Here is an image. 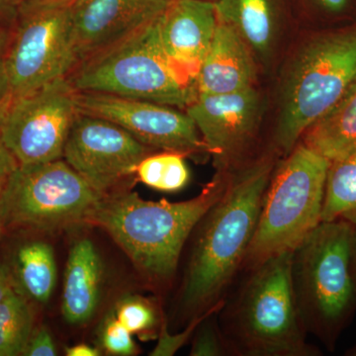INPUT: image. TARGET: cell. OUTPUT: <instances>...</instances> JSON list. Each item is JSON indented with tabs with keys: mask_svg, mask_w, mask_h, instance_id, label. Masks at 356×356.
Wrapping results in <instances>:
<instances>
[{
	"mask_svg": "<svg viewBox=\"0 0 356 356\" xmlns=\"http://www.w3.org/2000/svg\"><path fill=\"white\" fill-rule=\"evenodd\" d=\"M293 252L269 257L250 269L232 316L229 343L235 355L314 356L297 305L292 280Z\"/></svg>",
	"mask_w": 356,
	"mask_h": 356,
	"instance_id": "obj_6",
	"label": "cell"
},
{
	"mask_svg": "<svg viewBox=\"0 0 356 356\" xmlns=\"http://www.w3.org/2000/svg\"><path fill=\"white\" fill-rule=\"evenodd\" d=\"M22 355L54 356L57 355L55 341L46 327L33 330L31 336L26 344Z\"/></svg>",
	"mask_w": 356,
	"mask_h": 356,
	"instance_id": "obj_29",
	"label": "cell"
},
{
	"mask_svg": "<svg viewBox=\"0 0 356 356\" xmlns=\"http://www.w3.org/2000/svg\"><path fill=\"white\" fill-rule=\"evenodd\" d=\"M132 334L117 320L114 314H111L102 322L99 330V341L103 350L110 355H134L137 353V346Z\"/></svg>",
	"mask_w": 356,
	"mask_h": 356,
	"instance_id": "obj_26",
	"label": "cell"
},
{
	"mask_svg": "<svg viewBox=\"0 0 356 356\" xmlns=\"http://www.w3.org/2000/svg\"><path fill=\"white\" fill-rule=\"evenodd\" d=\"M13 91L11 88L10 79L4 63V58H0V124L13 102Z\"/></svg>",
	"mask_w": 356,
	"mask_h": 356,
	"instance_id": "obj_30",
	"label": "cell"
},
{
	"mask_svg": "<svg viewBox=\"0 0 356 356\" xmlns=\"http://www.w3.org/2000/svg\"><path fill=\"white\" fill-rule=\"evenodd\" d=\"M184 156V154L173 152L149 154L140 161L136 170V175L140 182L156 191H181L191 179Z\"/></svg>",
	"mask_w": 356,
	"mask_h": 356,
	"instance_id": "obj_23",
	"label": "cell"
},
{
	"mask_svg": "<svg viewBox=\"0 0 356 356\" xmlns=\"http://www.w3.org/2000/svg\"><path fill=\"white\" fill-rule=\"evenodd\" d=\"M346 221L356 226V153L330 165L322 222Z\"/></svg>",
	"mask_w": 356,
	"mask_h": 356,
	"instance_id": "obj_21",
	"label": "cell"
},
{
	"mask_svg": "<svg viewBox=\"0 0 356 356\" xmlns=\"http://www.w3.org/2000/svg\"><path fill=\"white\" fill-rule=\"evenodd\" d=\"M303 144L327 161L356 153V83L302 136Z\"/></svg>",
	"mask_w": 356,
	"mask_h": 356,
	"instance_id": "obj_18",
	"label": "cell"
},
{
	"mask_svg": "<svg viewBox=\"0 0 356 356\" xmlns=\"http://www.w3.org/2000/svg\"><path fill=\"white\" fill-rule=\"evenodd\" d=\"M356 83V22L314 35L288 65L275 146L286 156L303 134Z\"/></svg>",
	"mask_w": 356,
	"mask_h": 356,
	"instance_id": "obj_4",
	"label": "cell"
},
{
	"mask_svg": "<svg viewBox=\"0 0 356 356\" xmlns=\"http://www.w3.org/2000/svg\"><path fill=\"white\" fill-rule=\"evenodd\" d=\"M351 266H353V277L356 283V226L353 231V250H351Z\"/></svg>",
	"mask_w": 356,
	"mask_h": 356,
	"instance_id": "obj_36",
	"label": "cell"
},
{
	"mask_svg": "<svg viewBox=\"0 0 356 356\" xmlns=\"http://www.w3.org/2000/svg\"><path fill=\"white\" fill-rule=\"evenodd\" d=\"M185 111L214 158L218 172H231L240 168L238 161L254 140L264 103L252 86L222 95H198Z\"/></svg>",
	"mask_w": 356,
	"mask_h": 356,
	"instance_id": "obj_13",
	"label": "cell"
},
{
	"mask_svg": "<svg viewBox=\"0 0 356 356\" xmlns=\"http://www.w3.org/2000/svg\"><path fill=\"white\" fill-rule=\"evenodd\" d=\"M76 91L105 93L186 109L197 97L196 81L165 57L153 22L91 56L67 76Z\"/></svg>",
	"mask_w": 356,
	"mask_h": 356,
	"instance_id": "obj_7",
	"label": "cell"
},
{
	"mask_svg": "<svg viewBox=\"0 0 356 356\" xmlns=\"http://www.w3.org/2000/svg\"><path fill=\"white\" fill-rule=\"evenodd\" d=\"M229 175L218 172L196 197L181 202L147 201L136 192L105 194L88 222L104 229L149 280L166 282L187 238L226 191Z\"/></svg>",
	"mask_w": 356,
	"mask_h": 356,
	"instance_id": "obj_2",
	"label": "cell"
},
{
	"mask_svg": "<svg viewBox=\"0 0 356 356\" xmlns=\"http://www.w3.org/2000/svg\"><path fill=\"white\" fill-rule=\"evenodd\" d=\"M17 161L14 158L10 151L7 149L3 140H2L1 135H0V195L6 188L9 178H10L15 168H17Z\"/></svg>",
	"mask_w": 356,
	"mask_h": 356,
	"instance_id": "obj_31",
	"label": "cell"
},
{
	"mask_svg": "<svg viewBox=\"0 0 356 356\" xmlns=\"http://www.w3.org/2000/svg\"><path fill=\"white\" fill-rule=\"evenodd\" d=\"M224 303L219 304V305L213 307L212 309L205 312L202 315L197 316V317L192 318L191 324L184 330V332H178V334H172L168 332V325L166 322H163L159 327V341L156 348L152 351V356H172L177 353L182 346L187 343V341L191 339V337L195 334L198 325L202 322L204 318L207 317L209 314L216 310H222L225 307Z\"/></svg>",
	"mask_w": 356,
	"mask_h": 356,
	"instance_id": "obj_27",
	"label": "cell"
},
{
	"mask_svg": "<svg viewBox=\"0 0 356 356\" xmlns=\"http://www.w3.org/2000/svg\"><path fill=\"white\" fill-rule=\"evenodd\" d=\"M208 1H213V2H215V1H216V0H208Z\"/></svg>",
	"mask_w": 356,
	"mask_h": 356,
	"instance_id": "obj_40",
	"label": "cell"
},
{
	"mask_svg": "<svg viewBox=\"0 0 356 356\" xmlns=\"http://www.w3.org/2000/svg\"><path fill=\"white\" fill-rule=\"evenodd\" d=\"M64 1L72 2V1H74V0H64Z\"/></svg>",
	"mask_w": 356,
	"mask_h": 356,
	"instance_id": "obj_39",
	"label": "cell"
},
{
	"mask_svg": "<svg viewBox=\"0 0 356 356\" xmlns=\"http://www.w3.org/2000/svg\"><path fill=\"white\" fill-rule=\"evenodd\" d=\"M355 226L321 222L293 252L292 280L307 332L334 350L356 313L351 266Z\"/></svg>",
	"mask_w": 356,
	"mask_h": 356,
	"instance_id": "obj_3",
	"label": "cell"
},
{
	"mask_svg": "<svg viewBox=\"0 0 356 356\" xmlns=\"http://www.w3.org/2000/svg\"><path fill=\"white\" fill-rule=\"evenodd\" d=\"M271 156L231 170L226 191L198 222L180 305L192 317L224 303L225 294L243 268L273 175Z\"/></svg>",
	"mask_w": 356,
	"mask_h": 356,
	"instance_id": "obj_1",
	"label": "cell"
},
{
	"mask_svg": "<svg viewBox=\"0 0 356 356\" xmlns=\"http://www.w3.org/2000/svg\"><path fill=\"white\" fill-rule=\"evenodd\" d=\"M218 25L215 2L170 0L153 21L154 35L165 57L196 81Z\"/></svg>",
	"mask_w": 356,
	"mask_h": 356,
	"instance_id": "obj_15",
	"label": "cell"
},
{
	"mask_svg": "<svg viewBox=\"0 0 356 356\" xmlns=\"http://www.w3.org/2000/svg\"><path fill=\"white\" fill-rule=\"evenodd\" d=\"M3 226V221H2L1 214H0V235H1L2 227Z\"/></svg>",
	"mask_w": 356,
	"mask_h": 356,
	"instance_id": "obj_38",
	"label": "cell"
},
{
	"mask_svg": "<svg viewBox=\"0 0 356 356\" xmlns=\"http://www.w3.org/2000/svg\"><path fill=\"white\" fill-rule=\"evenodd\" d=\"M217 15L248 44L254 56L269 58L277 37L275 0H216Z\"/></svg>",
	"mask_w": 356,
	"mask_h": 356,
	"instance_id": "obj_19",
	"label": "cell"
},
{
	"mask_svg": "<svg viewBox=\"0 0 356 356\" xmlns=\"http://www.w3.org/2000/svg\"><path fill=\"white\" fill-rule=\"evenodd\" d=\"M13 32L9 31L6 26L0 25V58H4L9 43H10Z\"/></svg>",
	"mask_w": 356,
	"mask_h": 356,
	"instance_id": "obj_35",
	"label": "cell"
},
{
	"mask_svg": "<svg viewBox=\"0 0 356 356\" xmlns=\"http://www.w3.org/2000/svg\"><path fill=\"white\" fill-rule=\"evenodd\" d=\"M346 355L356 356V344L346 351Z\"/></svg>",
	"mask_w": 356,
	"mask_h": 356,
	"instance_id": "obj_37",
	"label": "cell"
},
{
	"mask_svg": "<svg viewBox=\"0 0 356 356\" xmlns=\"http://www.w3.org/2000/svg\"><path fill=\"white\" fill-rule=\"evenodd\" d=\"M102 283V264L97 250L88 238L70 248L65 267L62 312L67 323L88 322L97 309Z\"/></svg>",
	"mask_w": 356,
	"mask_h": 356,
	"instance_id": "obj_17",
	"label": "cell"
},
{
	"mask_svg": "<svg viewBox=\"0 0 356 356\" xmlns=\"http://www.w3.org/2000/svg\"><path fill=\"white\" fill-rule=\"evenodd\" d=\"M13 281L7 270L0 264V301L10 292L13 288Z\"/></svg>",
	"mask_w": 356,
	"mask_h": 356,
	"instance_id": "obj_34",
	"label": "cell"
},
{
	"mask_svg": "<svg viewBox=\"0 0 356 356\" xmlns=\"http://www.w3.org/2000/svg\"><path fill=\"white\" fill-rule=\"evenodd\" d=\"M156 151L113 122L79 111L63 159L95 191L105 195L136 175L140 161Z\"/></svg>",
	"mask_w": 356,
	"mask_h": 356,
	"instance_id": "obj_11",
	"label": "cell"
},
{
	"mask_svg": "<svg viewBox=\"0 0 356 356\" xmlns=\"http://www.w3.org/2000/svg\"><path fill=\"white\" fill-rule=\"evenodd\" d=\"M76 100L79 111L113 122L156 151L184 156L209 154L185 110L182 112L177 107L159 103L89 91H77Z\"/></svg>",
	"mask_w": 356,
	"mask_h": 356,
	"instance_id": "obj_12",
	"label": "cell"
},
{
	"mask_svg": "<svg viewBox=\"0 0 356 356\" xmlns=\"http://www.w3.org/2000/svg\"><path fill=\"white\" fill-rule=\"evenodd\" d=\"M254 54L226 23L218 18L214 38L196 76L198 95H222L252 88Z\"/></svg>",
	"mask_w": 356,
	"mask_h": 356,
	"instance_id": "obj_16",
	"label": "cell"
},
{
	"mask_svg": "<svg viewBox=\"0 0 356 356\" xmlns=\"http://www.w3.org/2000/svg\"><path fill=\"white\" fill-rule=\"evenodd\" d=\"M72 2L22 0L4 56L14 98L65 79L79 65Z\"/></svg>",
	"mask_w": 356,
	"mask_h": 356,
	"instance_id": "obj_8",
	"label": "cell"
},
{
	"mask_svg": "<svg viewBox=\"0 0 356 356\" xmlns=\"http://www.w3.org/2000/svg\"><path fill=\"white\" fill-rule=\"evenodd\" d=\"M15 270L26 296L42 304L50 300L57 283V264L49 243L33 241L21 245L16 252Z\"/></svg>",
	"mask_w": 356,
	"mask_h": 356,
	"instance_id": "obj_20",
	"label": "cell"
},
{
	"mask_svg": "<svg viewBox=\"0 0 356 356\" xmlns=\"http://www.w3.org/2000/svg\"><path fill=\"white\" fill-rule=\"evenodd\" d=\"M77 91L67 77L13 98L0 124V135L18 165H37L64 156L79 113Z\"/></svg>",
	"mask_w": 356,
	"mask_h": 356,
	"instance_id": "obj_10",
	"label": "cell"
},
{
	"mask_svg": "<svg viewBox=\"0 0 356 356\" xmlns=\"http://www.w3.org/2000/svg\"><path fill=\"white\" fill-rule=\"evenodd\" d=\"M222 310L209 314L195 332L191 350V356H224L235 355L228 339L218 327L217 315Z\"/></svg>",
	"mask_w": 356,
	"mask_h": 356,
	"instance_id": "obj_25",
	"label": "cell"
},
{
	"mask_svg": "<svg viewBox=\"0 0 356 356\" xmlns=\"http://www.w3.org/2000/svg\"><path fill=\"white\" fill-rule=\"evenodd\" d=\"M22 0H0V25L15 22Z\"/></svg>",
	"mask_w": 356,
	"mask_h": 356,
	"instance_id": "obj_32",
	"label": "cell"
},
{
	"mask_svg": "<svg viewBox=\"0 0 356 356\" xmlns=\"http://www.w3.org/2000/svg\"><path fill=\"white\" fill-rule=\"evenodd\" d=\"M168 1L74 0L70 9L79 63L146 27Z\"/></svg>",
	"mask_w": 356,
	"mask_h": 356,
	"instance_id": "obj_14",
	"label": "cell"
},
{
	"mask_svg": "<svg viewBox=\"0 0 356 356\" xmlns=\"http://www.w3.org/2000/svg\"><path fill=\"white\" fill-rule=\"evenodd\" d=\"M103 194L62 159L18 165L0 195L3 225L56 231L88 222Z\"/></svg>",
	"mask_w": 356,
	"mask_h": 356,
	"instance_id": "obj_9",
	"label": "cell"
},
{
	"mask_svg": "<svg viewBox=\"0 0 356 356\" xmlns=\"http://www.w3.org/2000/svg\"><path fill=\"white\" fill-rule=\"evenodd\" d=\"M115 317L132 334H149L158 325V313L149 300L124 297L115 309Z\"/></svg>",
	"mask_w": 356,
	"mask_h": 356,
	"instance_id": "obj_24",
	"label": "cell"
},
{
	"mask_svg": "<svg viewBox=\"0 0 356 356\" xmlns=\"http://www.w3.org/2000/svg\"><path fill=\"white\" fill-rule=\"evenodd\" d=\"M33 324L31 307L13 287L0 301V356L22 355Z\"/></svg>",
	"mask_w": 356,
	"mask_h": 356,
	"instance_id": "obj_22",
	"label": "cell"
},
{
	"mask_svg": "<svg viewBox=\"0 0 356 356\" xmlns=\"http://www.w3.org/2000/svg\"><path fill=\"white\" fill-rule=\"evenodd\" d=\"M331 161L302 144L276 163L243 268L294 252L322 222L325 181Z\"/></svg>",
	"mask_w": 356,
	"mask_h": 356,
	"instance_id": "obj_5",
	"label": "cell"
},
{
	"mask_svg": "<svg viewBox=\"0 0 356 356\" xmlns=\"http://www.w3.org/2000/svg\"><path fill=\"white\" fill-rule=\"evenodd\" d=\"M67 355L69 356H97L100 355L99 350L91 348L88 344H76L72 348H67Z\"/></svg>",
	"mask_w": 356,
	"mask_h": 356,
	"instance_id": "obj_33",
	"label": "cell"
},
{
	"mask_svg": "<svg viewBox=\"0 0 356 356\" xmlns=\"http://www.w3.org/2000/svg\"><path fill=\"white\" fill-rule=\"evenodd\" d=\"M318 13L332 20L351 17L356 13V0H307Z\"/></svg>",
	"mask_w": 356,
	"mask_h": 356,
	"instance_id": "obj_28",
	"label": "cell"
}]
</instances>
